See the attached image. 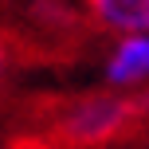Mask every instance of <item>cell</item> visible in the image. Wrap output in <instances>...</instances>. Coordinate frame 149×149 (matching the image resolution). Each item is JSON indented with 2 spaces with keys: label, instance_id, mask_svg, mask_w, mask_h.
<instances>
[{
  "label": "cell",
  "instance_id": "3",
  "mask_svg": "<svg viewBox=\"0 0 149 149\" xmlns=\"http://www.w3.org/2000/svg\"><path fill=\"white\" fill-rule=\"evenodd\" d=\"M94 24L114 36H145L149 31V0H86Z\"/></svg>",
  "mask_w": 149,
  "mask_h": 149
},
{
  "label": "cell",
  "instance_id": "2",
  "mask_svg": "<svg viewBox=\"0 0 149 149\" xmlns=\"http://www.w3.org/2000/svg\"><path fill=\"white\" fill-rule=\"evenodd\" d=\"M106 82L114 90H137L149 86V31L145 36H122L106 59Z\"/></svg>",
  "mask_w": 149,
  "mask_h": 149
},
{
  "label": "cell",
  "instance_id": "1",
  "mask_svg": "<svg viewBox=\"0 0 149 149\" xmlns=\"http://www.w3.org/2000/svg\"><path fill=\"white\" fill-rule=\"evenodd\" d=\"M137 118H141V98L106 90V94H86L67 102L55 118V134L71 149H98L118 141Z\"/></svg>",
  "mask_w": 149,
  "mask_h": 149
},
{
  "label": "cell",
  "instance_id": "4",
  "mask_svg": "<svg viewBox=\"0 0 149 149\" xmlns=\"http://www.w3.org/2000/svg\"><path fill=\"white\" fill-rule=\"evenodd\" d=\"M4 67H8V51H4V43H0V74H4Z\"/></svg>",
  "mask_w": 149,
  "mask_h": 149
}]
</instances>
